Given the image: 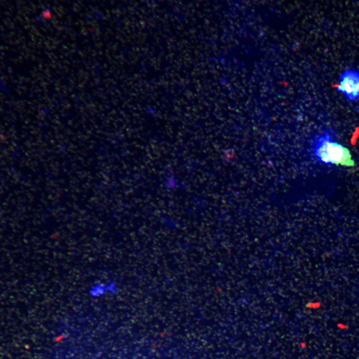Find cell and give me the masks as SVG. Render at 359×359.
Segmentation results:
<instances>
[{"mask_svg": "<svg viewBox=\"0 0 359 359\" xmlns=\"http://www.w3.org/2000/svg\"><path fill=\"white\" fill-rule=\"evenodd\" d=\"M314 154L320 162L328 164L352 167L354 166L350 150L332 138L328 133H324L316 141Z\"/></svg>", "mask_w": 359, "mask_h": 359, "instance_id": "1", "label": "cell"}, {"mask_svg": "<svg viewBox=\"0 0 359 359\" xmlns=\"http://www.w3.org/2000/svg\"><path fill=\"white\" fill-rule=\"evenodd\" d=\"M338 90L342 92L346 98L354 100L359 98V72L358 70H346L340 76Z\"/></svg>", "mask_w": 359, "mask_h": 359, "instance_id": "2", "label": "cell"}]
</instances>
